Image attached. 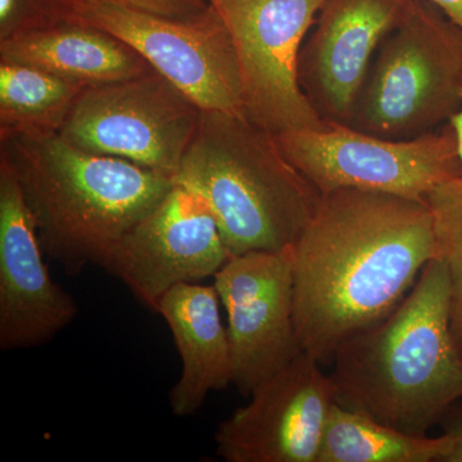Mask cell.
<instances>
[{"label": "cell", "mask_w": 462, "mask_h": 462, "mask_svg": "<svg viewBox=\"0 0 462 462\" xmlns=\"http://www.w3.org/2000/svg\"><path fill=\"white\" fill-rule=\"evenodd\" d=\"M291 248L297 337L320 364L387 319L439 257L427 200L351 188L321 194Z\"/></svg>", "instance_id": "cell-1"}, {"label": "cell", "mask_w": 462, "mask_h": 462, "mask_svg": "<svg viewBox=\"0 0 462 462\" xmlns=\"http://www.w3.org/2000/svg\"><path fill=\"white\" fill-rule=\"evenodd\" d=\"M331 363L337 402L403 433L427 436L462 398L445 261L428 263L397 309L346 339Z\"/></svg>", "instance_id": "cell-2"}, {"label": "cell", "mask_w": 462, "mask_h": 462, "mask_svg": "<svg viewBox=\"0 0 462 462\" xmlns=\"http://www.w3.org/2000/svg\"><path fill=\"white\" fill-rule=\"evenodd\" d=\"M0 158L20 182L45 254L69 275L103 269L126 231L175 182L165 173L76 148L60 134L3 139Z\"/></svg>", "instance_id": "cell-3"}, {"label": "cell", "mask_w": 462, "mask_h": 462, "mask_svg": "<svg viewBox=\"0 0 462 462\" xmlns=\"http://www.w3.org/2000/svg\"><path fill=\"white\" fill-rule=\"evenodd\" d=\"M173 181L208 203L231 254L291 247L321 197L275 135L230 112H202Z\"/></svg>", "instance_id": "cell-4"}, {"label": "cell", "mask_w": 462, "mask_h": 462, "mask_svg": "<svg viewBox=\"0 0 462 462\" xmlns=\"http://www.w3.org/2000/svg\"><path fill=\"white\" fill-rule=\"evenodd\" d=\"M462 30L428 0L380 44L348 126L412 139L449 123L461 107Z\"/></svg>", "instance_id": "cell-5"}, {"label": "cell", "mask_w": 462, "mask_h": 462, "mask_svg": "<svg viewBox=\"0 0 462 462\" xmlns=\"http://www.w3.org/2000/svg\"><path fill=\"white\" fill-rule=\"evenodd\" d=\"M291 165L320 191L363 189L427 200L438 185L462 176L451 124L412 139H387L329 123L276 136Z\"/></svg>", "instance_id": "cell-6"}, {"label": "cell", "mask_w": 462, "mask_h": 462, "mask_svg": "<svg viewBox=\"0 0 462 462\" xmlns=\"http://www.w3.org/2000/svg\"><path fill=\"white\" fill-rule=\"evenodd\" d=\"M202 109L152 69L87 88L60 135L76 148L175 176L199 126Z\"/></svg>", "instance_id": "cell-7"}, {"label": "cell", "mask_w": 462, "mask_h": 462, "mask_svg": "<svg viewBox=\"0 0 462 462\" xmlns=\"http://www.w3.org/2000/svg\"><path fill=\"white\" fill-rule=\"evenodd\" d=\"M229 30L238 60L243 116L278 136L329 123L300 84L298 62L324 0H208Z\"/></svg>", "instance_id": "cell-8"}, {"label": "cell", "mask_w": 462, "mask_h": 462, "mask_svg": "<svg viewBox=\"0 0 462 462\" xmlns=\"http://www.w3.org/2000/svg\"><path fill=\"white\" fill-rule=\"evenodd\" d=\"M57 9L63 20L97 27L132 47L202 111L243 115L236 48L223 17L211 3L197 16L184 20L106 5Z\"/></svg>", "instance_id": "cell-9"}, {"label": "cell", "mask_w": 462, "mask_h": 462, "mask_svg": "<svg viewBox=\"0 0 462 462\" xmlns=\"http://www.w3.org/2000/svg\"><path fill=\"white\" fill-rule=\"evenodd\" d=\"M214 279L227 316L233 384L251 397L303 352L294 325L293 248L231 254Z\"/></svg>", "instance_id": "cell-10"}, {"label": "cell", "mask_w": 462, "mask_h": 462, "mask_svg": "<svg viewBox=\"0 0 462 462\" xmlns=\"http://www.w3.org/2000/svg\"><path fill=\"white\" fill-rule=\"evenodd\" d=\"M230 257L208 203L173 182L161 202L126 231L103 269L156 312L170 289L215 276Z\"/></svg>", "instance_id": "cell-11"}, {"label": "cell", "mask_w": 462, "mask_h": 462, "mask_svg": "<svg viewBox=\"0 0 462 462\" xmlns=\"http://www.w3.org/2000/svg\"><path fill=\"white\" fill-rule=\"evenodd\" d=\"M336 402L333 380L302 352L218 425L216 452L227 462H316Z\"/></svg>", "instance_id": "cell-12"}, {"label": "cell", "mask_w": 462, "mask_h": 462, "mask_svg": "<svg viewBox=\"0 0 462 462\" xmlns=\"http://www.w3.org/2000/svg\"><path fill=\"white\" fill-rule=\"evenodd\" d=\"M416 0H324L298 62L307 99L327 123L348 125L367 72Z\"/></svg>", "instance_id": "cell-13"}, {"label": "cell", "mask_w": 462, "mask_h": 462, "mask_svg": "<svg viewBox=\"0 0 462 462\" xmlns=\"http://www.w3.org/2000/svg\"><path fill=\"white\" fill-rule=\"evenodd\" d=\"M20 182L0 158V349L47 345L78 318L74 297L51 278Z\"/></svg>", "instance_id": "cell-14"}, {"label": "cell", "mask_w": 462, "mask_h": 462, "mask_svg": "<svg viewBox=\"0 0 462 462\" xmlns=\"http://www.w3.org/2000/svg\"><path fill=\"white\" fill-rule=\"evenodd\" d=\"M214 284L184 282L161 298L156 314L171 330L181 358L180 378L170 391L176 418L194 415L211 392L233 384L229 336Z\"/></svg>", "instance_id": "cell-15"}, {"label": "cell", "mask_w": 462, "mask_h": 462, "mask_svg": "<svg viewBox=\"0 0 462 462\" xmlns=\"http://www.w3.org/2000/svg\"><path fill=\"white\" fill-rule=\"evenodd\" d=\"M0 60L36 67L84 89L153 69L112 33L63 18L0 42Z\"/></svg>", "instance_id": "cell-16"}, {"label": "cell", "mask_w": 462, "mask_h": 462, "mask_svg": "<svg viewBox=\"0 0 462 462\" xmlns=\"http://www.w3.org/2000/svg\"><path fill=\"white\" fill-rule=\"evenodd\" d=\"M451 440L411 436L336 402L316 462H443Z\"/></svg>", "instance_id": "cell-17"}, {"label": "cell", "mask_w": 462, "mask_h": 462, "mask_svg": "<svg viewBox=\"0 0 462 462\" xmlns=\"http://www.w3.org/2000/svg\"><path fill=\"white\" fill-rule=\"evenodd\" d=\"M83 90L36 67L0 60V141L60 134Z\"/></svg>", "instance_id": "cell-18"}, {"label": "cell", "mask_w": 462, "mask_h": 462, "mask_svg": "<svg viewBox=\"0 0 462 462\" xmlns=\"http://www.w3.org/2000/svg\"><path fill=\"white\" fill-rule=\"evenodd\" d=\"M438 252L451 281V331L462 356V176L438 185L427 196Z\"/></svg>", "instance_id": "cell-19"}, {"label": "cell", "mask_w": 462, "mask_h": 462, "mask_svg": "<svg viewBox=\"0 0 462 462\" xmlns=\"http://www.w3.org/2000/svg\"><path fill=\"white\" fill-rule=\"evenodd\" d=\"M60 20L53 0H0V42Z\"/></svg>", "instance_id": "cell-20"}, {"label": "cell", "mask_w": 462, "mask_h": 462, "mask_svg": "<svg viewBox=\"0 0 462 462\" xmlns=\"http://www.w3.org/2000/svg\"><path fill=\"white\" fill-rule=\"evenodd\" d=\"M56 7L71 5H106L130 9L152 16L184 20L197 16L209 5L208 0H53Z\"/></svg>", "instance_id": "cell-21"}, {"label": "cell", "mask_w": 462, "mask_h": 462, "mask_svg": "<svg viewBox=\"0 0 462 462\" xmlns=\"http://www.w3.org/2000/svg\"><path fill=\"white\" fill-rule=\"evenodd\" d=\"M445 436L451 440V448L443 462H462V407L449 410L443 420Z\"/></svg>", "instance_id": "cell-22"}, {"label": "cell", "mask_w": 462, "mask_h": 462, "mask_svg": "<svg viewBox=\"0 0 462 462\" xmlns=\"http://www.w3.org/2000/svg\"><path fill=\"white\" fill-rule=\"evenodd\" d=\"M462 30V0H428Z\"/></svg>", "instance_id": "cell-23"}, {"label": "cell", "mask_w": 462, "mask_h": 462, "mask_svg": "<svg viewBox=\"0 0 462 462\" xmlns=\"http://www.w3.org/2000/svg\"><path fill=\"white\" fill-rule=\"evenodd\" d=\"M452 129L456 134V139H457L458 153H460L461 163H462V91H461V107L456 112L454 117L449 120Z\"/></svg>", "instance_id": "cell-24"}]
</instances>
